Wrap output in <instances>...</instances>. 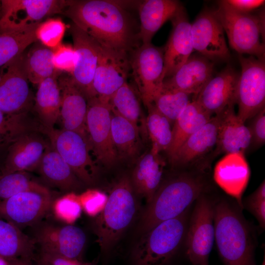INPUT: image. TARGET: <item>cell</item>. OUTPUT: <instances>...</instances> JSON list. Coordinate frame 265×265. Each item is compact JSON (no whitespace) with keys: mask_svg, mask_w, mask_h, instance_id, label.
Segmentation results:
<instances>
[{"mask_svg":"<svg viewBox=\"0 0 265 265\" xmlns=\"http://www.w3.org/2000/svg\"><path fill=\"white\" fill-rule=\"evenodd\" d=\"M125 6L113 0H70L62 13L102 47L129 54L139 39Z\"/></svg>","mask_w":265,"mask_h":265,"instance_id":"6da1fadb","label":"cell"},{"mask_svg":"<svg viewBox=\"0 0 265 265\" xmlns=\"http://www.w3.org/2000/svg\"><path fill=\"white\" fill-rule=\"evenodd\" d=\"M205 170L181 169L163 179L141 215L138 232L141 235L159 223L179 216L207 192Z\"/></svg>","mask_w":265,"mask_h":265,"instance_id":"7a4b0ae2","label":"cell"},{"mask_svg":"<svg viewBox=\"0 0 265 265\" xmlns=\"http://www.w3.org/2000/svg\"><path fill=\"white\" fill-rule=\"evenodd\" d=\"M237 204L214 200V241L224 265H253L255 239Z\"/></svg>","mask_w":265,"mask_h":265,"instance_id":"3957f363","label":"cell"},{"mask_svg":"<svg viewBox=\"0 0 265 265\" xmlns=\"http://www.w3.org/2000/svg\"><path fill=\"white\" fill-rule=\"evenodd\" d=\"M131 179L121 177L107 196L103 210L94 223L97 242L103 253L109 251L134 219L138 210Z\"/></svg>","mask_w":265,"mask_h":265,"instance_id":"277c9868","label":"cell"},{"mask_svg":"<svg viewBox=\"0 0 265 265\" xmlns=\"http://www.w3.org/2000/svg\"><path fill=\"white\" fill-rule=\"evenodd\" d=\"M191 207L141 235L132 252L134 265H165L170 262L185 243Z\"/></svg>","mask_w":265,"mask_h":265,"instance_id":"5b68a950","label":"cell"},{"mask_svg":"<svg viewBox=\"0 0 265 265\" xmlns=\"http://www.w3.org/2000/svg\"><path fill=\"white\" fill-rule=\"evenodd\" d=\"M226 34L230 47L239 55L264 58L265 14L239 12L226 0L218 2L213 10Z\"/></svg>","mask_w":265,"mask_h":265,"instance_id":"8992f818","label":"cell"},{"mask_svg":"<svg viewBox=\"0 0 265 265\" xmlns=\"http://www.w3.org/2000/svg\"><path fill=\"white\" fill-rule=\"evenodd\" d=\"M214 202L206 193L194 202L188 219L185 243L186 254L193 265H209L214 241Z\"/></svg>","mask_w":265,"mask_h":265,"instance_id":"52a82bcc","label":"cell"},{"mask_svg":"<svg viewBox=\"0 0 265 265\" xmlns=\"http://www.w3.org/2000/svg\"><path fill=\"white\" fill-rule=\"evenodd\" d=\"M130 71L139 95L147 107L160 92L165 71L163 48L141 44L130 57Z\"/></svg>","mask_w":265,"mask_h":265,"instance_id":"ba28073f","label":"cell"},{"mask_svg":"<svg viewBox=\"0 0 265 265\" xmlns=\"http://www.w3.org/2000/svg\"><path fill=\"white\" fill-rule=\"evenodd\" d=\"M241 73L238 81L237 115L245 123L265 108V64L264 58L239 55Z\"/></svg>","mask_w":265,"mask_h":265,"instance_id":"9c48e42d","label":"cell"},{"mask_svg":"<svg viewBox=\"0 0 265 265\" xmlns=\"http://www.w3.org/2000/svg\"><path fill=\"white\" fill-rule=\"evenodd\" d=\"M49 142L84 184L94 183L97 168L92 159L88 141L80 133L65 129L44 130Z\"/></svg>","mask_w":265,"mask_h":265,"instance_id":"30bf717a","label":"cell"},{"mask_svg":"<svg viewBox=\"0 0 265 265\" xmlns=\"http://www.w3.org/2000/svg\"><path fill=\"white\" fill-rule=\"evenodd\" d=\"M111 114L108 102L96 97L88 100L86 128L89 148L96 161L108 168L118 159L111 137Z\"/></svg>","mask_w":265,"mask_h":265,"instance_id":"8fae6325","label":"cell"},{"mask_svg":"<svg viewBox=\"0 0 265 265\" xmlns=\"http://www.w3.org/2000/svg\"><path fill=\"white\" fill-rule=\"evenodd\" d=\"M70 0H2L0 32L24 29L41 23L45 17L61 13Z\"/></svg>","mask_w":265,"mask_h":265,"instance_id":"7c38bea8","label":"cell"},{"mask_svg":"<svg viewBox=\"0 0 265 265\" xmlns=\"http://www.w3.org/2000/svg\"><path fill=\"white\" fill-rule=\"evenodd\" d=\"M23 53L0 67V110L8 114L28 112L32 97Z\"/></svg>","mask_w":265,"mask_h":265,"instance_id":"4fadbf2b","label":"cell"},{"mask_svg":"<svg viewBox=\"0 0 265 265\" xmlns=\"http://www.w3.org/2000/svg\"><path fill=\"white\" fill-rule=\"evenodd\" d=\"M129 54L101 46L92 82L94 97L109 102L125 83L130 72Z\"/></svg>","mask_w":265,"mask_h":265,"instance_id":"5bb4252c","label":"cell"},{"mask_svg":"<svg viewBox=\"0 0 265 265\" xmlns=\"http://www.w3.org/2000/svg\"><path fill=\"white\" fill-rule=\"evenodd\" d=\"M52 203L48 188L23 192L0 201V218L18 227L33 225L47 213Z\"/></svg>","mask_w":265,"mask_h":265,"instance_id":"9a60e30c","label":"cell"},{"mask_svg":"<svg viewBox=\"0 0 265 265\" xmlns=\"http://www.w3.org/2000/svg\"><path fill=\"white\" fill-rule=\"evenodd\" d=\"M193 49L212 60H227L230 57L224 31L212 10H203L191 24Z\"/></svg>","mask_w":265,"mask_h":265,"instance_id":"2e32d148","label":"cell"},{"mask_svg":"<svg viewBox=\"0 0 265 265\" xmlns=\"http://www.w3.org/2000/svg\"><path fill=\"white\" fill-rule=\"evenodd\" d=\"M41 131L25 133L10 143L0 177L15 172L37 169L49 140Z\"/></svg>","mask_w":265,"mask_h":265,"instance_id":"e0dca14e","label":"cell"},{"mask_svg":"<svg viewBox=\"0 0 265 265\" xmlns=\"http://www.w3.org/2000/svg\"><path fill=\"white\" fill-rule=\"evenodd\" d=\"M57 81L61 98L59 120L62 129L76 132L88 141L87 98L74 82L71 75L60 73Z\"/></svg>","mask_w":265,"mask_h":265,"instance_id":"ac0fdd59","label":"cell"},{"mask_svg":"<svg viewBox=\"0 0 265 265\" xmlns=\"http://www.w3.org/2000/svg\"><path fill=\"white\" fill-rule=\"evenodd\" d=\"M73 47L78 54L72 78L87 100L94 97L92 82L97 68L101 45L74 24L70 27Z\"/></svg>","mask_w":265,"mask_h":265,"instance_id":"d6986e66","label":"cell"},{"mask_svg":"<svg viewBox=\"0 0 265 265\" xmlns=\"http://www.w3.org/2000/svg\"><path fill=\"white\" fill-rule=\"evenodd\" d=\"M239 77L234 68L227 66L210 80L194 100L212 116L219 114L228 106L236 104Z\"/></svg>","mask_w":265,"mask_h":265,"instance_id":"ffe728a7","label":"cell"},{"mask_svg":"<svg viewBox=\"0 0 265 265\" xmlns=\"http://www.w3.org/2000/svg\"><path fill=\"white\" fill-rule=\"evenodd\" d=\"M86 240L84 231L72 224L63 226L45 225L36 235L41 250L79 261H81Z\"/></svg>","mask_w":265,"mask_h":265,"instance_id":"44dd1931","label":"cell"},{"mask_svg":"<svg viewBox=\"0 0 265 265\" xmlns=\"http://www.w3.org/2000/svg\"><path fill=\"white\" fill-rule=\"evenodd\" d=\"M244 153L226 154L216 164L213 173L215 183L234 198L242 210V196L250 179L251 172Z\"/></svg>","mask_w":265,"mask_h":265,"instance_id":"7402d4cb","label":"cell"},{"mask_svg":"<svg viewBox=\"0 0 265 265\" xmlns=\"http://www.w3.org/2000/svg\"><path fill=\"white\" fill-rule=\"evenodd\" d=\"M218 115L212 116L199 130L190 136L178 149L169 161L179 169L196 168V163L215 147L219 128Z\"/></svg>","mask_w":265,"mask_h":265,"instance_id":"603a6c76","label":"cell"},{"mask_svg":"<svg viewBox=\"0 0 265 265\" xmlns=\"http://www.w3.org/2000/svg\"><path fill=\"white\" fill-rule=\"evenodd\" d=\"M170 20L172 30L163 48L165 78L174 75L188 59L194 50L191 24L184 6Z\"/></svg>","mask_w":265,"mask_h":265,"instance_id":"cb8c5ba5","label":"cell"},{"mask_svg":"<svg viewBox=\"0 0 265 265\" xmlns=\"http://www.w3.org/2000/svg\"><path fill=\"white\" fill-rule=\"evenodd\" d=\"M214 64L201 54H191L170 77L164 80L162 88L193 96L194 100L213 77Z\"/></svg>","mask_w":265,"mask_h":265,"instance_id":"d4e9b609","label":"cell"},{"mask_svg":"<svg viewBox=\"0 0 265 265\" xmlns=\"http://www.w3.org/2000/svg\"><path fill=\"white\" fill-rule=\"evenodd\" d=\"M232 105L219 114V128L214 155L232 153H243L250 148L249 130L234 110Z\"/></svg>","mask_w":265,"mask_h":265,"instance_id":"484cf974","label":"cell"},{"mask_svg":"<svg viewBox=\"0 0 265 265\" xmlns=\"http://www.w3.org/2000/svg\"><path fill=\"white\" fill-rule=\"evenodd\" d=\"M165 165L159 153L151 149L139 158L133 170L131 181L133 189L145 198L147 204L163 179Z\"/></svg>","mask_w":265,"mask_h":265,"instance_id":"4316f807","label":"cell"},{"mask_svg":"<svg viewBox=\"0 0 265 265\" xmlns=\"http://www.w3.org/2000/svg\"><path fill=\"white\" fill-rule=\"evenodd\" d=\"M183 7L174 0H146L140 4L138 36L141 44L151 43L157 31Z\"/></svg>","mask_w":265,"mask_h":265,"instance_id":"83f0119b","label":"cell"},{"mask_svg":"<svg viewBox=\"0 0 265 265\" xmlns=\"http://www.w3.org/2000/svg\"><path fill=\"white\" fill-rule=\"evenodd\" d=\"M37 169L45 181L61 190L74 192L84 184L50 142Z\"/></svg>","mask_w":265,"mask_h":265,"instance_id":"f1b7e54d","label":"cell"},{"mask_svg":"<svg viewBox=\"0 0 265 265\" xmlns=\"http://www.w3.org/2000/svg\"><path fill=\"white\" fill-rule=\"evenodd\" d=\"M60 72L57 71L38 84L34 109L43 131L53 129L59 120L61 98L57 77Z\"/></svg>","mask_w":265,"mask_h":265,"instance_id":"f546056e","label":"cell"},{"mask_svg":"<svg viewBox=\"0 0 265 265\" xmlns=\"http://www.w3.org/2000/svg\"><path fill=\"white\" fill-rule=\"evenodd\" d=\"M212 117L196 101L190 103L173 124L171 141L165 151L169 159L190 136Z\"/></svg>","mask_w":265,"mask_h":265,"instance_id":"4dcf8cb0","label":"cell"},{"mask_svg":"<svg viewBox=\"0 0 265 265\" xmlns=\"http://www.w3.org/2000/svg\"><path fill=\"white\" fill-rule=\"evenodd\" d=\"M111 113V137L118 158H136L141 150L140 131L125 118L112 112Z\"/></svg>","mask_w":265,"mask_h":265,"instance_id":"1f68e13d","label":"cell"},{"mask_svg":"<svg viewBox=\"0 0 265 265\" xmlns=\"http://www.w3.org/2000/svg\"><path fill=\"white\" fill-rule=\"evenodd\" d=\"M35 243L19 227L0 218V257L6 261L32 259Z\"/></svg>","mask_w":265,"mask_h":265,"instance_id":"d6a6232c","label":"cell"},{"mask_svg":"<svg viewBox=\"0 0 265 265\" xmlns=\"http://www.w3.org/2000/svg\"><path fill=\"white\" fill-rule=\"evenodd\" d=\"M109 104L112 113L133 124L143 137L148 136L145 119L138 97L132 87L126 82L111 97Z\"/></svg>","mask_w":265,"mask_h":265,"instance_id":"836d02e7","label":"cell"},{"mask_svg":"<svg viewBox=\"0 0 265 265\" xmlns=\"http://www.w3.org/2000/svg\"><path fill=\"white\" fill-rule=\"evenodd\" d=\"M53 50L36 45L25 53V67L29 82L38 85L56 72L53 62Z\"/></svg>","mask_w":265,"mask_h":265,"instance_id":"e575fe53","label":"cell"},{"mask_svg":"<svg viewBox=\"0 0 265 265\" xmlns=\"http://www.w3.org/2000/svg\"><path fill=\"white\" fill-rule=\"evenodd\" d=\"M38 25L20 30L0 32V67L24 53L29 45L38 41L35 30Z\"/></svg>","mask_w":265,"mask_h":265,"instance_id":"d590c367","label":"cell"},{"mask_svg":"<svg viewBox=\"0 0 265 265\" xmlns=\"http://www.w3.org/2000/svg\"><path fill=\"white\" fill-rule=\"evenodd\" d=\"M38 120L28 112L8 114L0 110V146L8 145L20 135L32 131H42Z\"/></svg>","mask_w":265,"mask_h":265,"instance_id":"8d00e7d4","label":"cell"},{"mask_svg":"<svg viewBox=\"0 0 265 265\" xmlns=\"http://www.w3.org/2000/svg\"><path fill=\"white\" fill-rule=\"evenodd\" d=\"M146 108L148 115L146 125L148 135L152 142L151 149L159 153L166 151L171 141L172 124L153 104Z\"/></svg>","mask_w":265,"mask_h":265,"instance_id":"74e56055","label":"cell"},{"mask_svg":"<svg viewBox=\"0 0 265 265\" xmlns=\"http://www.w3.org/2000/svg\"><path fill=\"white\" fill-rule=\"evenodd\" d=\"M193 95L162 88L153 104L173 124L182 111L194 100Z\"/></svg>","mask_w":265,"mask_h":265,"instance_id":"f35d334b","label":"cell"},{"mask_svg":"<svg viewBox=\"0 0 265 265\" xmlns=\"http://www.w3.org/2000/svg\"><path fill=\"white\" fill-rule=\"evenodd\" d=\"M46 188L34 180L27 172L11 173L0 177V201L26 191Z\"/></svg>","mask_w":265,"mask_h":265,"instance_id":"ab89813d","label":"cell"},{"mask_svg":"<svg viewBox=\"0 0 265 265\" xmlns=\"http://www.w3.org/2000/svg\"><path fill=\"white\" fill-rule=\"evenodd\" d=\"M66 31V25L59 18H50L40 23L35 30L38 41L52 50L61 43Z\"/></svg>","mask_w":265,"mask_h":265,"instance_id":"60d3db41","label":"cell"},{"mask_svg":"<svg viewBox=\"0 0 265 265\" xmlns=\"http://www.w3.org/2000/svg\"><path fill=\"white\" fill-rule=\"evenodd\" d=\"M81 210L79 195L73 192L59 198L53 205V212L56 216L69 224L79 218Z\"/></svg>","mask_w":265,"mask_h":265,"instance_id":"b9f144b4","label":"cell"},{"mask_svg":"<svg viewBox=\"0 0 265 265\" xmlns=\"http://www.w3.org/2000/svg\"><path fill=\"white\" fill-rule=\"evenodd\" d=\"M77 60V53L70 45L61 44L53 50V62L58 71L72 75Z\"/></svg>","mask_w":265,"mask_h":265,"instance_id":"7bdbcfd3","label":"cell"},{"mask_svg":"<svg viewBox=\"0 0 265 265\" xmlns=\"http://www.w3.org/2000/svg\"><path fill=\"white\" fill-rule=\"evenodd\" d=\"M242 208L257 220L260 227H265V182L264 180L252 194L242 200Z\"/></svg>","mask_w":265,"mask_h":265,"instance_id":"ee69618b","label":"cell"},{"mask_svg":"<svg viewBox=\"0 0 265 265\" xmlns=\"http://www.w3.org/2000/svg\"><path fill=\"white\" fill-rule=\"evenodd\" d=\"M82 209L89 216H97L103 210L107 196L98 190L89 189L79 195Z\"/></svg>","mask_w":265,"mask_h":265,"instance_id":"f6af8a7d","label":"cell"},{"mask_svg":"<svg viewBox=\"0 0 265 265\" xmlns=\"http://www.w3.org/2000/svg\"><path fill=\"white\" fill-rule=\"evenodd\" d=\"M248 121L247 127L251 135L250 148H259L265 142V108Z\"/></svg>","mask_w":265,"mask_h":265,"instance_id":"bcb514c9","label":"cell"},{"mask_svg":"<svg viewBox=\"0 0 265 265\" xmlns=\"http://www.w3.org/2000/svg\"><path fill=\"white\" fill-rule=\"evenodd\" d=\"M40 259L49 265H88L81 261L70 259L52 252L41 250Z\"/></svg>","mask_w":265,"mask_h":265,"instance_id":"7dc6e473","label":"cell"},{"mask_svg":"<svg viewBox=\"0 0 265 265\" xmlns=\"http://www.w3.org/2000/svg\"><path fill=\"white\" fill-rule=\"evenodd\" d=\"M226 1L236 10L246 13H251L265 2L264 0H227Z\"/></svg>","mask_w":265,"mask_h":265,"instance_id":"c3c4849f","label":"cell"},{"mask_svg":"<svg viewBox=\"0 0 265 265\" xmlns=\"http://www.w3.org/2000/svg\"><path fill=\"white\" fill-rule=\"evenodd\" d=\"M6 261L7 265H33L30 258H18Z\"/></svg>","mask_w":265,"mask_h":265,"instance_id":"681fc988","label":"cell"},{"mask_svg":"<svg viewBox=\"0 0 265 265\" xmlns=\"http://www.w3.org/2000/svg\"><path fill=\"white\" fill-rule=\"evenodd\" d=\"M36 265H49L46 262H45V261H44L43 260L39 258L37 261Z\"/></svg>","mask_w":265,"mask_h":265,"instance_id":"f907efd6","label":"cell"},{"mask_svg":"<svg viewBox=\"0 0 265 265\" xmlns=\"http://www.w3.org/2000/svg\"><path fill=\"white\" fill-rule=\"evenodd\" d=\"M262 265H265V258H264V261H263V263H262Z\"/></svg>","mask_w":265,"mask_h":265,"instance_id":"816d5d0a","label":"cell"},{"mask_svg":"<svg viewBox=\"0 0 265 265\" xmlns=\"http://www.w3.org/2000/svg\"><path fill=\"white\" fill-rule=\"evenodd\" d=\"M0 13H1V0H0Z\"/></svg>","mask_w":265,"mask_h":265,"instance_id":"f5cc1de1","label":"cell"},{"mask_svg":"<svg viewBox=\"0 0 265 265\" xmlns=\"http://www.w3.org/2000/svg\"><path fill=\"white\" fill-rule=\"evenodd\" d=\"M88 265H96L94 264H89Z\"/></svg>","mask_w":265,"mask_h":265,"instance_id":"db71d44e","label":"cell"}]
</instances>
